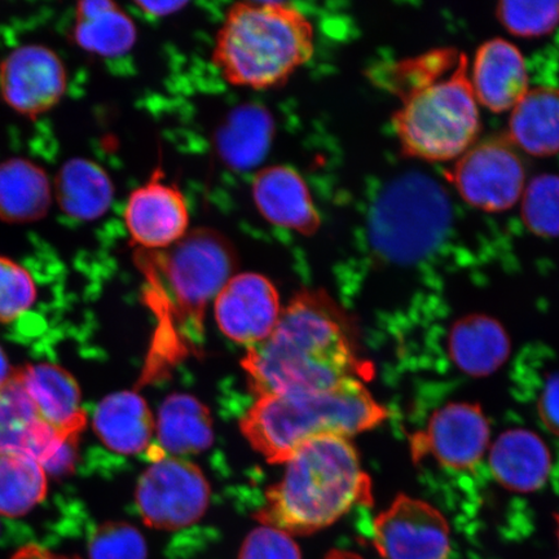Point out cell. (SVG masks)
Segmentation results:
<instances>
[{
	"label": "cell",
	"mask_w": 559,
	"mask_h": 559,
	"mask_svg": "<svg viewBox=\"0 0 559 559\" xmlns=\"http://www.w3.org/2000/svg\"><path fill=\"white\" fill-rule=\"evenodd\" d=\"M146 554L143 535L129 523H104L88 542L90 559H146Z\"/></svg>",
	"instance_id": "4dcf8cb0"
},
{
	"label": "cell",
	"mask_w": 559,
	"mask_h": 559,
	"mask_svg": "<svg viewBox=\"0 0 559 559\" xmlns=\"http://www.w3.org/2000/svg\"><path fill=\"white\" fill-rule=\"evenodd\" d=\"M12 374L13 372L10 367L9 359H7L3 349L0 348V388H2L3 384L11 379Z\"/></svg>",
	"instance_id": "8d00e7d4"
},
{
	"label": "cell",
	"mask_w": 559,
	"mask_h": 559,
	"mask_svg": "<svg viewBox=\"0 0 559 559\" xmlns=\"http://www.w3.org/2000/svg\"><path fill=\"white\" fill-rule=\"evenodd\" d=\"M135 264L144 278L145 304L159 321L156 359L195 352L210 300L235 275L234 243L219 230L195 228L170 248L135 249Z\"/></svg>",
	"instance_id": "7a4b0ae2"
},
{
	"label": "cell",
	"mask_w": 559,
	"mask_h": 559,
	"mask_svg": "<svg viewBox=\"0 0 559 559\" xmlns=\"http://www.w3.org/2000/svg\"><path fill=\"white\" fill-rule=\"evenodd\" d=\"M46 472L23 453L0 452V515L19 519L46 498Z\"/></svg>",
	"instance_id": "4316f807"
},
{
	"label": "cell",
	"mask_w": 559,
	"mask_h": 559,
	"mask_svg": "<svg viewBox=\"0 0 559 559\" xmlns=\"http://www.w3.org/2000/svg\"><path fill=\"white\" fill-rule=\"evenodd\" d=\"M556 521H557V536H558V540H559V515L557 516Z\"/></svg>",
	"instance_id": "74e56055"
},
{
	"label": "cell",
	"mask_w": 559,
	"mask_h": 559,
	"mask_svg": "<svg viewBox=\"0 0 559 559\" xmlns=\"http://www.w3.org/2000/svg\"><path fill=\"white\" fill-rule=\"evenodd\" d=\"M123 221L135 249L170 248L190 233V207L177 185L166 181L160 167L126 202Z\"/></svg>",
	"instance_id": "4fadbf2b"
},
{
	"label": "cell",
	"mask_w": 559,
	"mask_h": 559,
	"mask_svg": "<svg viewBox=\"0 0 559 559\" xmlns=\"http://www.w3.org/2000/svg\"><path fill=\"white\" fill-rule=\"evenodd\" d=\"M135 5L145 15L151 17H167L174 15L188 5L186 2H135Z\"/></svg>",
	"instance_id": "e575fe53"
},
{
	"label": "cell",
	"mask_w": 559,
	"mask_h": 559,
	"mask_svg": "<svg viewBox=\"0 0 559 559\" xmlns=\"http://www.w3.org/2000/svg\"><path fill=\"white\" fill-rule=\"evenodd\" d=\"M489 442V425L479 405L453 402L438 408L425 428L409 437L415 464L432 463L450 473L477 469Z\"/></svg>",
	"instance_id": "9c48e42d"
},
{
	"label": "cell",
	"mask_w": 559,
	"mask_h": 559,
	"mask_svg": "<svg viewBox=\"0 0 559 559\" xmlns=\"http://www.w3.org/2000/svg\"><path fill=\"white\" fill-rule=\"evenodd\" d=\"M242 367L258 397L325 390L365 373L344 313L323 290L299 292Z\"/></svg>",
	"instance_id": "6da1fadb"
},
{
	"label": "cell",
	"mask_w": 559,
	"mask_h": 559,
	"mask_svg": "<svg viewBox=\"0 0 559 559\" xmlns=\"http://www.w3.org/2000/svg\"><path fill=\"white\" fill-rule=\"evenodd\" d=\"M461 198L484 212L512 209L522 198L526 174L508 139H489L457 158L450 175Z\"/></svg>",
	"instance_id": "30bf717a"
},
{
	"label": "cell",
	"mask_w": 559,
	"mask_h": 559,
	"mask_svg": "<svg viewBox=\"0 0 559 559\" xmlns=\"http://www.w3.org/2000/svg\"><path fill=\"white\" fill-rule=\"evenodd\" d=\"M55 195L69 218L90 222L107 214L115 185L99 164L87 158L69 159L55 179Z\"/></svg>",
	"instance_id": "7402d4cb"
},
{
	"label": "cell",
	"mask_w": 559,
	"mask_h": 559,
	"mask_svg": "<svg viewBox=\"0 0 559 559\" xmlns=\"http://www.w3.org/2000/svg\"><path fill=\"white\" fill-rule=\"evenodd\" d=\"M94 429L111 451L138 454L150 445L156 425L143 397L122 391L104 397L97 405Z\"/></svg>",
	"instance_id": "44dd1931"
},
{
	"label": "cell",
	"mask_w": 559,
	"mask_h": 559,
	"mask_svg": "<svg viewBox=\"0 0 559 559\" xmlns=\"http://www.w3.org/2000/svg\"><path fill=\"white\" fill-rule=\"evenodd\" d=\"M38 415L58 435L79 439L86 426L81 391L72 376L58 366H27L16 372Z\"/></svg>",
	"instance_id": "ac0fdd59"
},
{
	"label": "cell",
	"mask_w": 559,
	"mask_h": 559,
	"mask_svg": "<svg viewBox=\"0 0 559 559\" xmlns=\"http://www.w3.org/2000/svg\"><path fill=\"white\" fill-rule=\"evenodd\" d=\"M447 349L461 372L486 377L504 365L510 353V341L498 320L484 313H472L451 326Z\"/></svg>",
	"instance_id": "ffe728a7"
},
{
	"label": "cell",
	"mask_w": 559,
	"mask_h": 559,
	"mask_svg": "<svg viewBox=\"0 0 559 559\" xmlns=\"http://www.w3.org/2000/svg\"><path fill=\"white\" fill-rule=\"evenodd\" d=\"M67 85L64 62L46 46H21L0 62V96L20 115L46 114L60 103Z\"/></svg>",
	"instance_id": "5bb4252c"
},
{
	"label": "cell",
	"mask_w": 559,
	"mask_h": 559,
	"mask_svg": "<svg viewBox=\"0 0 559 559\" xmlns=\"http://www.w3.org/2000/svg\"><path fill=\"white\" fill-rule=\"evenodd\" d=\"M451 218L449 195L438 181L419 173L402 175L383 188L370 209V248L383 262L414 264L443 242Z\"/></svg>",
	"instance_id": "52a82bcc"
},
{
	"label": "cell",
	"mask_w": 559,
	"mask_h": 559,
	"mask_svg": "<svg viewBox=\"0 0 559 559\" xmlns=\"http://www.w3.org/2000/svg\"><path fill=\"white\" fill-rule=\"evenodd\" d=\"M157 438L163 453L183 456L205 451L214 440L212 415L192 395H170L158 412Z\"/></svg>",
	"instance_id": "484cf974"
},
{
	"label": "cell",
	"mask_w": 559,
	"mask_h": 559,
	"mask_svg": "<svg viewBox=\"0 0 559 559\" xmlns=\"http://www.w3.org/2000/svg\"><path fill=\"white\" fill-rule=\"evenodd\" d=\"M522 218L531 233L559 236V175L544 174L530 181L522 193Z\"/></svg>",
	"instance_id": "f1b7e54d"
},
{
	"label": "cell",
	"mask_w": 559,
	"mask_h": 559,
	"mask_svg": "<svg viewBox=\"0 0 559 559\" xmlns=\"http://www.w3.org/2000/svg\"><path fill=\"white\" fill-rule=\"evenodd\" d=\"M313 25L288 2L236 3L216 34L213 62L229 85L271 90L285 85L312 59Z\"/></svg>",
	"instance_id": "277c9868"
},
{
	"label": "cell",
	"mask_w": 559,
	"mask_h": 559,
	"mask_svg": "<svg viewBox=\"0 0 559 559\" xmlns=\"http://www.w3.org/2000/svg\"><path fill=\"white\" fill-rule=\"evenodd\" d=\"M496 15L516 37H543L559 25V2H501Z\"/></svg>",
	"instance_id": "f546056e"
},
{
	"label": "cell",
	"mask_w": 559,
	"mask_h": 559,
	"mask_svg": "<svg viewBox=\"0 0 559 559\" xmlns=\"http://www.w3.org/2000/svg\"><path fill=\"white\" fill-rule=\"evenodd\" d=\"M258 212L272 226L313 236L321 216L305 179L290 166L272 165L258 171L251 185Z\"/></svg>",
	"instance_id": "2e32d148"
},
{
	"label": "cell",
	"mask_w": 559,
	"mask_h": 559,
	"mask_svg": "<svg viewBox=\"0 0 559 559\" xmlns=\"http://www.w3.org/2000/svg\"><path fill=\"white\" fill-rule=\"evenodd\" d=\"M37 298V286L23 265L0 257V323H11L29 311Z\"/></svg>",
	"instance_id": "1f68e13d"
},
{
	"label": "cell",
	"mask_w": 559,
	"mask_h": 559,
	"mask_svg": "<svg viewBox=\"0 0 559 559\" xmlns=\"http://www.w3.org/2000/svg\"><path fill=\"white\" fill-rule=\"evenodd\" d=\"M239 559H300V551L289 534L262 526L245 539Z\"/></svg>",
	"instance_id": "d6a6232c"
},
{
	"label": "cell",
	"mask_w": 559,
	"mask_h": 559,
	"mask_svg": "<svg viewBox=\"0 0 559 559\" xmlns=\"http://www.w3.org/2000/svg\"><path fill=\"white\" fill-rule=\"evenodd\" d=\"M510 143L534 157L559 153V88L528 90L509 120Z\"/></svg>",
	"instance_id": "cb8c5ba5"
},
{
	"label": "cell",
	"mask_w": 559,
	"mask_h": 559,
	"mask_svg": "<svg viewBox=\"0 0 559 559\" xmlns=\"http://www.w3.org/2000/svg\"><path fill=\"white\" fill-rule=\"evenodd\" d=\"M559 559V558H558Z\"/></svg>",
	"instance_id": "f35d334b"
},
{
	"label": "cell",
	"mask_w": 559,
	"mask_h": 559,
	"mask_svg": "<svg viewBox=\"0 0 559 559\" xmlns=\"http://www.w3.org/2000/svg\"><path fill=\"white\" fill-rule=\"evenodd\" d=\"M388 417L358 379L335 386L258 397L241 419V431L271 464H285L305 443L321 437L349 438Z\"/></svg>",
	"instance_id": "5b68a950"
},
{
	"label": "cell",
	"mask_w": 559,
	"mask_h": 559,
	"mask_svg": "<svg viewBox=\"0 0 559 559\" xmlns=\"http://www.w3.org/2000/svg\"><path fill=\"white\" fill-rule=\"evenodd\" d=\"M274 123L261 107H243L230 116L218 138L221 157L237 169L260 163L269 150Z\"/></svg>",
	"instance_id": "83f0119b"
},
{
	"label": "cell",
	"mask_w": 559,
	"mask_h": 559,
	"mask_svg": "<svg viewBox=\"0 0 559 559\" xmlns=\"http://www.w3.org/2000/svg\"><path fill=\"white\" fill-rule=\"evenodd\" d=\"M372 540L382 559H447L451 547L443 514L407 495L376 516Z\"/></svg>",
	"instance_id": "7c38bea8"
},
{
	"label": "cell",
	"mask_w": 559,
	"mask_h": 559,
	"mask_svg": "<svg viewBox=\"0 0 559 559\" xmlns=\"http://www.w3.org/2000/svg\"><path fill=\"white\" fill-rule=\"evenodd\" d=\"M135 500L146 526L173 531L191 526L205 514L210 487L200 467L163 454L140 477Z\"/></svg>",
	"instance_id": "ba28073f"
},
{
	"label": "cell",
	"mask_w": 559,
	"mask_h": 559,
	"mask_svg": "<svg viewBox=\"0 0 559 559\" xmlns=\"http://www.w3.org/2000/svg\"><path fill=\"white\" fill-rule=\"evenodd\" d=\"M138 29L128 13L110 0H85L76 4L73 40L86 52L118 58L132 50Z\"/></svg>",
	"instance_id": "603a6c76"
},
{
	"label": "cell",
	"mask_w": 559,
	"mask_h": 559,
	"mask_svg": "<svg viewBox=\"0 0 559 559\" xmlns=\"http://www.w3.org/2000/svg\"><path fill=\"white\" fill-rule=\"evenodd\" d=\"M536 409L545 429L559 437V370L544 377L536 396Z\"/></svg>",
	"instance_id": "836d02e7"
},
{
	"label": "cell",
	"mask_w": 559,
	"mask_h": 559,
	"mask_svg": "<svg viewBox=\"0 0 559 559\" xmlns=\"http://www.w3.org/2000/svg\"><path fill=\"white\" fill-rule=\"evenodd\" d=\"M11 559H81L79 557H68L52 554V551L46 548L39 547V545H26V547L20 548Z\"/></svg>",
	"instance_id": "d590c367"
},
{
	"label": "cell",
	"mask_w": 559,
	"mask_h": 559,
	"mask_svg": "<svg viewBox=\"0 0 559 559\" xmlns=\"http://www.w3.org/2000/svg\"><path fill=\"white\" fill-rule=\"evenodd\" d=\"M370 504L372 484L354 445L347 438L321 437L286 461L282 480L265 492L257 519L289 535H310L355 506Z\"/></svg>",
	"instance_id": "3957f363"
},
{
	"label": "cell",
	"mask_w": 559,
	"mask_h": 559,
	"mask_svg": "<svg viewBox=\"0 0 559 559\" xmlns=\"http://www.w3.org/2000/svg\"><path fill=\"white\" fill-rule=\"evenodd\" d=\"M51 201L50 179L41 167L17 157L0 164V221L37 222L45 218Z\"/></svg>",
	"instance_id": "d4e9b609"
},
{
	"label": "cell",
	"mask_w": 559,
	"mask_h": 559,
	"mask_svg": "<svg viewBox=\"0 0 559 559\" xmlns=\"http://www.w3.org/2000/svg\"><path fill=\"white\" fill-rule=\"evenodd\" d=\"M551 456L548 445L535 432L512 429L496 440L489 452V467L496 480L510 491H537L549 478Z\"/></svg>",
	"instance_id": "d6986e66"
},
{
	"label": "cell",
	"mask_w": 559,
	"mask_h": 559,
	"mask_svg": "<svg viewBox=\"0 0 559 559\" xmlns=\"http://www.w3.org/2000/svg\"><path fill=\"white\" fill-rule=\"evenodd\" d=\"M394 129L405 155L431 163L457 159L474 145L480 117L465 56L445 79L409 90Z\"/></svg>",
	"instance_id": "8992f818"
},
{
	"label": "cell",
	"mask_w": 559,
	"mask_h": 559,
	"mask_svg": "<svg viewBox=\"0 0 559 559\" xmlns=\"http://www.w3.org/2000/svg\"><path fill=\"white\" fill-rule=\"evenodd\" d=\"M79 439L61 437L38 415L16 372L0 388V452L23 453L46 474L62 477L73 471Z\"/></svg>",
	"instance_id": "8fae6325"
},
{
	"label": "cell",
	"mask_w": 559,
	"mask_h": 559,
	"mask_svg": "<svg viewBox=\"0 0 559 559\" xmlns=\"http://www.w3.org/2000/svg\"><path fill=\"white\" fill-rule=\"evenodd\" d=\"M216 323L230 341L251 348L274 332L282 307L275 285L255 272L234 275L214 300Z\"/></svg>",
	"instance_id": "9a60e30c"
},
{
	"label": "cell",
	"mask_w": 559,
	"mask_h": 559,
	"mask_svg": "<svg viewBox=\"0 0 559 559\" xmlns=\"http://www.w3.org/2000/svg\"><path fill=\"white\" fill-rule=\"evenodd\" d=\"M471 83L475 99L488 110L512 111L530 90L526 61L509 41L488 40L475 55Z\"/></svg>",
	"instance_id": "e0dca14e"
}]
</instances>
